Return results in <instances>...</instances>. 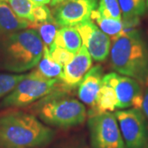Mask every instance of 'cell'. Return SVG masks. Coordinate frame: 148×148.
Wrapping results in <instances>:
<instances>
[{"mask_svg": "<svg viewBox=\"0 0 148 148\" xmlns=\"http://www.w3.org/2000/svg\"><path fill=\"white\" fill-rule=\"evenodd\" d=\"M75 27L81 36L82 45L86 48L92 59L96 62L106 60L110 52V38L90 20Z\"/></svg>", "mask_w": 148, "mask_h": 148, "instance_id": "obj_10", "label": "cell"}, {"mask_svg": "<svg viewBox=\"0 0 148 148\" xmlns=\"http://www.w3.org/2000/svg\"><path fill=\"white\" fill-rule=\"evenodd\" d=\"M98 12L101 16L122 21V13L118 0H99Z\"/></svg>", "mask_w": 148, "mask_h": 148, "instance_id": "obj_21", "label": "cell"}, {"mask_svg": "<svg viewBox=\"0 0 148 148\" xmlns=\"http://www.w3.org/2000/svg\"><path fill=\"white\" fill-rule=\"evenodd\" d=\"M32 3L35 6L46 5L48 3H50L51 0H31Z\"/></svg>", "mask_w": 148, "mask_h": 148, "instance_id": "obj_26", "label": "cell"}, {"mask_svg": "<svg viewBox=\"0 0 148 148\" xmlns=\"http://www.w3.org/2000/svg\"><path fill=\"white\" fill-rule=\"evenodd\" d=\"M67 148H91L87 147V146H85V145H77V146H73V147H69Z\"/></svg>", "mask_w": 148, "mask_h": 148, "instance_id": "obj_28", "label": "cell"}, {"mask_svg": "<svg viewBox=\"0 0 148 148\" xmlns=\"http://www.w3.org/2000/svg\"><path fill=\"white\" fill-rule=\"evenodd\" d=\"M114 114L127 148H148V128L143 111L127 109Z\"/></svg>", "mask_w": 148, "mask_h": 148, "instance_id": "obj_7", "label": "cell"}, {"mask_svg": "<svg viewBox=\"0 0 148 148\" xmlns=\"http://www.w3.org/2000/svg\"><path fill=\"white\" fill-rule=\"evenodd\" d=\"M103 69L98 65L90 69L81 82L78 88L79 101L91 108L95 105L103 80Z\"/></svg>", "mask_w": 148, "mask_h": 148, "instance_id": "obj_12", "label": "cell"}, {"mask_svg": "<svg viewBox=\"0 0 148 148\" xmlns=\"http://www.w3.org/2000/svg\"><path fill=\"white\" fill-rule=\"evenodd\" d=\"M102 81L110 85L114 90L118 101L117 109H138L142 110L143 88L139 82L117 73L106 74Z\"/></svg>", "mask_w": 148, "mask_h": 148, "instance_id": "obj_8", "label": "cell"}, {"mask_svg": "<svg viewBox=\"0 0 148 148\" xmlns=\"http://www.w3.org/2000/svg\"><path fill=\"white\" fill-rule=\"evenodd\" d=\"M53 137V130L32 114L12 111L0 115V148H40Z\"/></svg>", "mask_w": 148, "mask_h": 148, "instance_id": "obj_1", "label": "cell"}, {"mask_svg": "<svg viewBox=\"0 0 148 148\" xmlns=\"http://www.w3.org/2000/svg\"><path fill=\"white\" fill-rule=\"evenodd\" d=\"M92 66V58L86 48L82 45L78 53L64 67L59 81L64 90H71L79 86Z\"/></svg>", "mask_w": 148, "mask_h": 148, "instance_id": "obj_11", "label": "cell"}, {"mask_svg": "<svg viewBox=\"0 0 148 148\" xmlns=\"http://www.w3.org/2000/svg\"><path fill=\"white\" fill-rule=\"evenodd\" d=\"M98 0H65L54 7L52 15L59 27H76L90 20Z\"/></svg>", "mask_w": 148, "mask_h": 148, "instance_id": "obj_9", "label": "cell"}, {"mask_svg": "<svg viewBox=\"0 0 148 148\" xmlns=\"http://www.w3.org/2000/svg\"><path fill=\"white\" fill-rule=\"evenodd\" d=\"M110 64L117 73L143 85L148 78V45L139 31L123 34L112 40Z\"/></svg>", "mask_w": 148, "mask_h": 148, "instance_id": "obj_3", "label": "cell"}, {"mask_svg": "<svg viewBox=\"0 0 148 148\" xmlns=\"http://www.w3.org/2000/svg\"><path fill=\"white\" fill-rule=\"evenodd\" d=\"M8 2L9 3L11 8L18 17L31 23L34 22L33 11L35 5L31 0H8Z\"/></svg>", "mask_w": 148, "mask_h": 148, "instance_id": "obj_20", "label": "cell"}, {"mask_svg": "<svg viewBox=\"0 0 148 148\" xmlns=\"http://www.w3.org/2000/svg\"><path fill=\"white\" fill-rule=\"evenodd\" d=\"M0 1H3V2H8V0H0Z\"/></svg>", "mask_w": 148, "mask_h": 148, "instance_id": "obj_30", "label": "cell"}, {"mask_svg": "<svg viewBox=\"0 0 148 148\" xmlns=\"http://www.w3.org/2000/svg\"><path fill=\"white\" fill-rule=\"evenodd\" d=\"M34 70L48 79H59L63 73L64 67L51 58L49 49L45 46L42 58Z\"/></svg>", "mask_w": 148, "mask_h": 148, "instance_id": "obj_16", "label": "cell"}, {"mask_svg": "<svg viewBox=\"0 0 148 148\" xmlns=\"http://www.w3.org/2000/svg\"><path fill=\"white\" fill-rule=\"evenodd\" d=\"M32 28L36 30L38 34L42 40L43 44L49 49L53 45L56 35L58 32V24L52 17L49 21L40 22V23H33L31 24Z\"/></svg>", "mask_w": 148, "mask_h": 148, "instance_id": "obj_18", "label": "cell"}, {"mask_svg": "<svg viewBox=\"0 0 148 148\" xmlns=\"http://www.w3.org/2000/svg\"><path fill=\"white\" fill-rule=\"evenodd\" d=\"M88 118L91 148H125L114 114L107 112Z\"/></svg>", "mask_w": 148, "mask_h": 148, "instance_id": "obj_6", "label": "cell"}, {"mask_svg": "<svg viewBox=\"0 0 148 148\" xmlns=\"http://www.w3.org/2000/svg\"><path fill=\"white\" fill-rule=\"evenodd\" d=\"M59 79H48L32 70L17 83L13 90L2 100V108H21L53 93Z\"/></svg>", "mask_w": 148, "mask_h": 148, "instance_id": "obj_5", "label": "cell"}, {"mask_svg": "<svg viewBox=\"0 0 148 148\" xmlns=\"http://www.w3.org/2000/svg\"><path fill=\"white\" fill-rule=\"evenodd\" d=\"M143 100L142 105V111L148 119V78L143 84Z\"/></svg>", "mask_w": 148, "mask_h": 148, "instance_id": "obj_25", "label": "cell"}, {"mask_svg": "<svg viewBox=\"0 0 148 148\" xmlns=\"http://www.w3.org/2000/svg\"><path fill=\"white\" fill-rule=\"evenodd\" d=\"M64 1H65V0H51V2H50V6L55 7V6H57L58 4H59V3H63Z\"/></svg>", "mask_w": 148, "mask_h": 148, "instance_id": "obj_27", "label": "cell"}, {"mask_svg": "<svg viewBox=\"0 0 148 148\" xmlns=\"http://www.w3.org/2000/svg\"><path fill=\"white\" fill-rule=\"evenodd\" d=\"M122 13V19L140 17L147 11L145 0H118Z\"/></svg>", "mask_w": 148, "mask_h": 148, "instance_id": "obj_19", "label": "cell"}, {"mask_svg": "<svg viewBox=\"0 0 148 148\" xmlns=\"http://www.w3.org/2000/svg\"><path fill=\"white\" fill-rule=\"evenodd\" d=\"M118 101L114 89L110 85L102 81L101 90L98 94L95 105L92 106L87 113L88 117L101 114L107 112H112L117 109Z\"/></svg>", "mask_w": 148, "mask_h": 148, "instance_id": "obj_14", "label": "cell"}, {"mask_svg": "<svg viewBox=\"0 0 148 148\" xmlns=\"http://www.w3.org/2000/svg\"><path fill=\"white\" fill-rule=\"evenodd\" d=\"M31 24V22L16 16L6 2L0 1V36H7L27 29Z\"/></svg>", "mask_w": 148, "mask_h": 148, "instance_id": "obj_13", "label": "cell"}, {"mask_svg": "<svg viewBox=\"0 0 148 148\" xmlns=\"http://www.w3.org/2000/svg\"><path fill=\"white\" fill-rule=\"evenodd\" d=\"M90 19H92L98 25V27L104 33H106L110 39L114 40L123 35V21L114 18H109L101 16L97 9L93 11Z\"/></svg>", "mask_w": 148, "mask_h": 148, "instance_id": "obj_17", "label": "cell"}, {"mask_svg": "<svg viewBox=\"0 0 148 148\" xmlns=\"http://www.w3.org/2000/svg\"><path fill=\"white\" fill-rule=\"evenodd\" d=\"M26 74L0 73V100L8 95Z\"/></svg>", "mask_w": 148, "mask_h": 148, "instance_id": "obj_22", "label": "cell"}, {"mask_svg": "<svg viewBox=\"0 0 148 148\" xmlns=\"http://www.w3.org/2000/svg\"><path fill=\"white\" fill-rule=\"evenodd\" d=\"M49 53L51 58L60 65L64 67L74 58L75 54L64 48L53 47L49 49Z\"/></svg>", "mask_w": 148, "mask_h": 148, "instance_id": "obj_23", "label": "cell"}, {"mask_svg": "<svg viewBox=\"0 0 148 148\" xmlns=\"http://www.w3.org/2000/svg\"><path fill=\"white\" fill-rule=\"evenodd\" d=\"M146 1V6H147V8L148 9V0H145Z\"/></svg>", "mask_w": 148, "mask_h": 148, "instance_id": "obj_29", "label": "cell"}, {"mask_svg": "<svg viewBox=\"0 0 148 148\" xmlns=\"http://www.w3.org/2000/svg\"><path fill=\"white\" fill-rule=\"evenodd\" d=\"M35 113L46 124L60 128L77 126L87 117L82 102L63 93L44 97L35 106Z\"/></svg>", "mask_w": 148, "mask_h": 148, "instance_id": "obj_4", "label": "cell"}, {"mask_svg": "<svg viewBox=\"0 0 148 148\" xmlns=\"http://www.w3.org/2000/svg\"><path fill=\"white\" fill-rule=\"evenodd\" d=\"M45 45L36 30L27 28L4 36L0 43V64L15 74L35 69L40 61Z\"/></svg>", "mask_w": 148, "mask_h": 148, "instance_id": "obj_2", "label": "cell"}, {"mask_svg": "<svg viewBox=\"0 0 148 148\" xmlns=\"http://www.w3.org/2000/svg\"><path fill=\"white\" fill-rule=\"evenodd\" d=\"M82 46V40L77 28L75 27H64L58 30L51 48H64L69 52L77 54Z\"/></svg>", "mask_w": 148, "mask_h": 148, "instance_id": "obj_15", "label": "cell"}, {"mask_svg": "<svg viewBox=\"0 0 148 148\" xmlns=\"http://www.w3.org/2000/svg\"><path fill=\"white\" fill-rule=\"evenodd\" d=\"M33 17H34L33 23H40V22L49 21L53 17V15H52V12L47 6H35L33 11Z\"/></svg>", "mask_w": 148, "mask_h": 148, "instance_id": "obj_24", "label": "cell"}]
</instances>
